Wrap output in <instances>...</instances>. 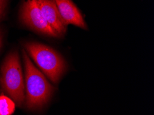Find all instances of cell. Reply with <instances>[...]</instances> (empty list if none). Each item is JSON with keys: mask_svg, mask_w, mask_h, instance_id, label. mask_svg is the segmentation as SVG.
Segmentation results:
<instances>
[{"mask_svg": "<svg viewBox=\"0 0 154 115\" xmlns=\"http://www.w3.org/2000/svg\"><path fill=\"white\" fill-rule=\"evenodd\" d=\"M39 8L48 25L60 37L66 33L67 26L60 17L54 0H37Z\"/></svg>", "mask_w": 154, "mask_h": 115, "instance_id": "6", "label": "cell"}, {"mask_svg": "<svg viewBox=\"0 0 154 115\" xmlns=\"http://www.w3.org/2000/svg\"><path fill=\"white\" fill-rule=\"evenodd\" d=\"M1 44H2V36H1V34H0V46H1Z\"/></svg>", "mask_w": 154, "mask_h": 115, "instance_id": "10", "label": "cell"}, {"mask_svg": "<svg viewBox=\"0 0 154 115\" xmlns=\"http://www.w3.org/2000/svg\"><path fill=\"white\" fill-rule=\"evenodd\" d=\"M6 0H0V9H4Z\"/></svg>", "mask_w": 154, "mask_h": 115, "instance_id": "8", "label": "cell"}, {"mask_svg": "<svg viewBox=\"0 0 154 115\" xmlns=\"http://www.w3.org/2000/svg\"><path fill=\"white\" fill-rule=\"evenodd\" d=\"M54 1L59 11L60 17L65 25L72 24L82 29H87V25L84 20L82 15L72 0H54Z\"/></svg>", "mask_w": 154, "mask_h": 115, "instance_id": "5", "label": "cell"}, {"mask_svg": "<svg viewBox=\"0 0 154 115\" xmlns=\"http://www.w3.org/2000/svg\"><path fill=\"white\" fill-rule=\"evenodd\" d=\"M15 110V104L10 97L0 95V115H12Z\"/></svg>", "mask_w": 154, "mask_h": 115, "instance_id": "7", "label": "cell"}, {"mask_svg": "<svg viewBox=\"0 0 154 115\" xmlns=\"http://www.w3.org/2000/svg\"><path fill=\"white\" fill-rule=\"evenodd\" d=\"M0 81L2 88L19 107L25 101V83L19 54L9 53L2 64Z\"/></svg>", "mask_w": 154, "mask_h": 115, "instance_id": "3", "label": "cell"}, {"mask_svg": "<svg viewBox=\"0 0 154 115\" xmlns=\"http://www.w3.org/2000/svg\"><path fill=\"white\" fill-rule=\"evenodd\" d=\"M25 68V101L29 110L43 107L50 100L54 88L48 81L44 74L36 68L25 50H22Z\"/></svg>", "mask_w": 154, "mask_h": 115, "instance_id": "1", "label": "cell"}, {"mask_svg": "<svg viewBox=\"0 0 154 115\" xmlns=\"http://www.w3.org/2000/svg\"><path fill=\"white\" fill-rule=\"evenodd\" d=\"M24 48L42 73L53 83H57L66 68L62 56L52 48L36 42H26Z\"/></svg>", "mask_w": 154, "mask_h": 115, "instance_id": "2", "label": "cell"}, {"mask_svg": "<svg viewBox=\"0 0 154 115\" xmlns=\"http://www.w3.org/2000/svg\"><path fill=\"white\" fill-rule=\"evenodd\" d=\"M20 18L25 25L35 31L52 37H59L46 22L37 0H25L20 12Z\"/></svg>", "mask_w": 154, "mask_h": 115, "instance_id": "4", "label": "cell"}, {"mask_svg": "<svg viewBox=\"0 0 154 115\" xmlns=\"http://www.w3.org/2000/svg\"><path fill=\"white\" fill-rule=\"evenodd\" d=\"M4 9H0V18H1L4 15Z\"/></svg>", "mask_w": 154, "mask_h": 115, "instance_id": "9", "label": "cell"}]
</instances>
